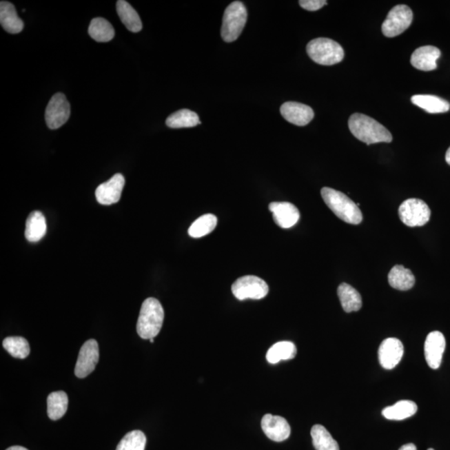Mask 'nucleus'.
<instances>
[{
    "mask_svg": "<svg viewBox=\"0 0 450 450\" xmlns=\"http://www.w3.org/2000/svg\"><path fill=\"white\" fill-rule=\"evenodd\" d=\"M349 128L354 137L366 145L390 143L392 134L380 123L363 114H354L349 119Z\"/></svg>",
    "mask_w": 450,
    "mask_h": 450,
    "instance_id": "obj_1",
    "label": "nucleus"
},
{
    "mask_svg": "<svg viewBox=\"0 0 450 450\" xmlns=\"http://www.w3.org/2000/svg\"><path fill=\"white\" fill-rule=\"evenodd\" d=\"M321 196L326 205L340 220L350 225H360L363 221L358 205L340 191L325 187L321 190Z\"/></svg>",
    "mask_w": 450,
    "mask_h": 450,
    "instance_id": "obj_2",
    "label": "nucleus"
},
{
    "mask_svg": "<svg viewBox=\"0 0 450 450\" xmlns=\"http://www.w3.org/2000/svg\"><path fill=\"white\" fill-rule=\"evenodd\" d=\"M165 311L156 298H148L143 301L137 322V333L143 340L156 337L164 323Z\"/></svg>",
    "mask_w": 450,
    "mask_h": 450,
    "instance_id": "obj_3",
    "label": "nucleus"
},
{
    "mask_svg": "<svg viewBox=\"0 0 450 450\" xmlns=\"http://www.w3.org/2000/svg\"><path fill=\"white\" fill-rule=\"evenodd\" d=\"M306 50L314 62L321 65H334L343 61V48L333 39L318 38L308 43Z\"/></svg>",
    "mask_w": 450,
    "mask_h": 450,
    "instance_id": "obj_4",
    "label": "nucleus"
},
{
    "mask_svg": "<svg viewBox=\"0 0 450 450\" xmlns=\"http://www.w3.org/2000/svg\"><path fill=\"white\" fill-rule=\"evenodd\" d=\"M247 17L248 14L244 3L241 1L230 3L223 18L222 39L227 43L236 41L244 30Z\"/></svg>",
    "mask_w": 450,
    "mask_h": 450,
    "instance_id": "obj_5",
    "label": "nucleus"
},
{
    "mask_svg": "<svg viewBox=\"0 0 450 450\" xmlns=\"http://www.w3.org/2000/svg\"><path fill=\"white\" fill-rule=\"evenodd\" d=\"M232 292L238 300H261L269 293V286L262 278L254 276L238 278L232 285Z\"/></svg>",
    "mask_w": 450,
    "mask_h": 450,
    "instance_id": "obj_6",
    "label": "nucleus"
},
{
    "mask_svg": "<svg viewBox=\"0 0 450 450\" xmlns=\"http://www.w3.org/2000/svg\"><path fill=\"white\" fill-rule=\"evenodd\" d=\"M413 12L407 6L400 5L393 7L386 17L382 32L386 37L393 38L404 33L411 25Z\"/></svg>",
    "mask_w": 450,
    "mask_h": 450,
    "instance_id": "obj_7",
    "label": "nucleus"
},
{
    "mask_svg": "<svg viewBox=\"0 0 450 450\" xmlns=\"http://www.w3.org/2000/svg\"><path fill=\"white\" fill-rule=\"evenodd\" d=\"M399 215L405 225L424 226L429 222L431 211L425 201L419 198H409L402 203L399 208Z\"/></svg>",
    "mask_w": 450,
    "mask_h": 450,
    "instance_id": "obj_8",
    "label": "nucleus"
},
{
    "mask_svg": "<svg viewBox=\"0 0 450 450\" xmlns=\"http://www.w3.org/2000/svg\"><path fill=\"white\" fill-rule=\"evenodd\" d=\"M70 116V105L65 95L55 94L51 98L45 111V121L50 130H57L68 121Z\"/></svg>",
    "mask_w": 450,
    "mask_h": 450,
    "instance_id": "obj_9",
    "label": "nucleus"
},
{
    "mask_svg": "<svg viewBox=\"0 0 450 450\" xmlns=\"http://www.w3.org/2000/svg\"><path fill=\"white\" fill-rule=\"evenodd\" d=\"M99 358L98 342L93 338L87 340L79 350L74 374L79 379L90 376L96 367Z\"/></svg>",
    "mask_w": 450,
    "mask_h": 450,
    "instance_id": "obj_10",
    "label": "nucleus"
},
{
    "mask_svg": "<svg viewBox=\"0 0 450 450\" xmlns=\"http://www.w3.org/2000/svg\"><path fill=\"white\" fill-rule=\"evenodd\" d=\"M125 179L121 174H114L112 178L103 183L95 191L96 200L101 205H110L121 200Z\"/></svg>",
    "mask_w": 450,
    "mask_h": 450,
    "instance_id": "obj_11",
    "label": "nucleus"
},
{
    "mask_svg": "<svg viewBox=\"0 0 450 450\" xmlns=\"http://www.w3.org/2000/svg\"><path fill=\"white\" fill-rule=\"evenodd\" d=\"M445 347L446 340L443 334L433 331L428 334L425 343V356L430 368L437 369L440 367Z\"/></svg>",
    "mask_w": 450,
    "mask_h": 450,
    "instance_id": "obj_12",
    "label": "nucleus"
},
{
    "mask_svg": "<svg viewBox=\"0 0 450 450\" xmlns=\"http://www.w3.org/2000/svg\"><path fill=\"white\" fill-rule=\"evenodd\" d=\"M404 356V345L396 338H388L382 342L379 349V360L382 367L393 369Z\"/></svg>",
    "mask_w": 450,
    "mask_h": 450,
    "instance_id": "obj_13",
    "label": "nucleus"
},
{
    "mask_svg": "<svg viewBox=\"0 0 450 450\" xmlns=\"http://www.w3.org/2000/svg\"><path fill=\"white\" fill-rule=\"evenodd\" d=\"M269 209L273 214L274 222L282 229H289L300 221V211L292 203L273 202Z\"/></svg>",
    "mask_w": 450,
    "mask_h": 450,
    "instance_id": "obj_14",
    "label": "nucleus"
},
{
    "mask_svg": "<svg viewBox=\"0 0 450 450\" xmlns=\"http://www.w3.org/2000/svg\"><path fill=\"white\" fill-rule=\"evenodd\" d=\"M261 427L265 436L276 442L286 440L292 433V428L285 418L270 413L263 417Z\"/></svg>",
    "mask_w": 450,
    "mask_h": 450,
    "instance_id": "obj_15",
    "label": "nucleus"
},
{
    "mask_svg": "<svg viewBox=\"0 0 450 450\" xmlns=\"http://www.w3.org/2000/svg\"><path fill=\"white\" fill-rule=\"evenodd\" d=\"M282 116L294 125L305 126L312 121L314 110L304 103L286 102L280 108Z\"/></svg>",
    "mask_w": 450,
    "mask_h": 450,
    "instance_id": "obj_16",
    "label": "nucleus"
},
{
    "mask_svg": "<svg viewBox=\"0 0 450 450\" xmlns=\"http://www.w3.org/2000/svg\"><path fill=\"white\" fill-rule=\"evenodd\" d=\"M441 52L432 45L422 46L412 54L411 65L422 71H432L437 69V61L440 58Z\"/></svg>",
    "mask_w": 450,
    "mask_h": 450,
    "instance_id": "obj_17",
    "label": "nucleus"
},
{
    "mask_svg": "<svg viewBox=\"0 0 450 450\" xmlns=\"http://www.w3.org/2000/svg\"><path fill=\"white\" fill-rule=\"evenodd\" d=\"M0 23L3 29L10 34L21 33L25 26L13 3L7 1L0 3Z\"/></svg>",
    "mask_w": 450,
    "mask_h": 450,
    "instance_id": "obj_18",
    "label": "nucleus"
},
{
    "mask_svg": "<svg viewBox=\"0 0 450 450\" xmlns=\"http://www.w3.org/2000/svg\"><path fill=\"white\" fill-rule=\"evenodd\" d=\"M411 101L413 105L421 108L429 114L446 113L450 109V103L448 101L436 95H413Z\"/></svg>",
    "mask_w": 450,
    "mask_h": 450,
    "instance_id": "obj_19",
    "label": "nucleus"
},
{
    "mask_svg": "<svg viewBox=\"0 0 450 450\" xmlns=\"http://www.w3.org/2000/svg\"><path fill=\"white\" fill-rule=\"evenodd\" d=\"M389 284L396 289L409 290L415 285L416 278L411 270L403 265H396L390 270L388 276Z\"/></svg>",
    "mask_w": 450,
    "mask_h": 450,
    "instance_id": "obj_20",
    "label": "nucleus"
},
{
    "mask_svg": "<svg viewBox=\"0 0 450 450\" xmlns=\"http://www.w3.org/2000/svg\"><path fill=\"white\" fill-rule=\"evenodd\" d=\"M47 230L45 216L39 211L32 212L26 221L25 238L28 241L34 243L45 236Z\"/></svg>",
    "mask_w": 450,
    "mask_h": 450,
    "instance_id": "obj_21",
    "label": "nucleus"
},
{
    "mask_svg": "<svg viewBox=\"0 0 450 450\" xmlns=\"http://www.w3.org/2000/svg\"><path fill=\"white\" fill-rule=\"evenodd\" d=\"M337 292L342 307L346 313L356 312L361 309V296L351 285L343 283L338 286Z\"/></svg>",
    "mask_w": 450,
    "mask_h": 450,
    "instance_id": "obj_22",
    "label": "nucleus"
},
{
    "mask_svg": "<svg viewBox=\"0 0 450 450\" xmlns=\"http://www.w3.org/2000/svg\"><path fill=\"white\" fill-rule=\"evenodd\" d=\"M417 410L418 406L415 402L401 400L384 409L382 415L389 420H403L415 416Z\"/></svg>",
    "mask_w": 450,
    "mask_h": 450,
    "instance_id": "obj_23",
    "label": "nucleus"
},
{
    "mask_svg": "<svg viewBox=\"0 0 450 450\" xmlns=\"http://www.w3.org/2000/svg\"><path fill=\"white\" fill-rule=\"evenodd\" d=\"M117 13L121 18L122 23L127 29L133 33H138L142 30V21L141 18L130 3L125 0H119L117 2Z\"/></svg>",
    "mask_w": 450,
    "mask_h": 450,
    "instance_id": "obj_24",
    "label": "nucleus"
},
{
    "mask_svg": "<svg viewBox=\"0 0 450 450\" xmlns=\"http://www.w3.org/2000/svg\"><path fill=\"white\" fill-rule=\"evenodd\" d=\"M69 405V398L63 391L53 392L48 396V416L52 420H59L65 415Z\"/></svg>",
    "mask_w": 450,
    "mask_h": 450,
    "instance_id": "obj_25",
    "label": "nucleus"
},
{
    "mask_svg": "<svg viewBox=\"0 0 450 450\" xmlns=\"http://www.w3.org/2000/svg\"><path fill=\"white\" fill-rule=\"evenodd\" d=\"M296 345L290 341H281L272 346L267 352L266 360L270 364H277L281 360H292L296 356Z\"/></svg>",
    "mask_w": 450,
    "mask_h": 450,
    "instance_id": "obj_26",
    "label": "nucleus"
},
{
    "mask_svg": "<svg viewBox=\"0 0 450 450\" xmlns=\"http://www.w3.org/2000/svg\"><path fill=\"white\" fill-rule=\"evenodd\" d=\"M201 123L198 115L190 110H178L166 119L167 126L172 129L191 128Z\"/></svg>",
    "mask_w": 450,
    "mask_h": 450,
    "instance_id": "obj_27",
    "label": "nucleus"
},
{
    "mask_svg": "<svg viewBox=\"0 0 450 450\" xmlns=\"http://www.w3.org/2000/svg\"><path fill=\"white\" fill-rule=\"evenodd\" d=\"M89 34L95 41L106 43L112 41L114 30L112 25L105 19L95 18L90 23Z\"/></svg>",
    "mask_w": 450,
    "mask_h": 450,
    "instance_id": "obj_28",
    "label": "nucleus"
},
{
    "mask_svg": "<svg viewBox=\"0 0 450 450\" xmlns=\"http://www.w3.org/2000/svg\"><path fill=\"white\" fill-rule=\"evenodd\" d=\"M310 433H311L314 447L316 450H340V446L336 440H334L324 426L314 425Z\"/></svg>",
    "mask_w": 450,
    "mask_h": 450,
    "instance_id": "obj_29",
    "label": "nucleus"
},
{
    "mask_svg": "<svg viewBox=\"0 0 450 450\" xmlns=\"http://www.w3.org/2000/svg\"><path fill=\"white\" fill-rule=\"evenodd\" d=\"M218 218L212 214H206L197 218L190 227V236L197 238L207 236L216 228Z\"/></svg>",
    "mask_w": 450,
    "mask_h": 450,
    "instance_id": "obj_30",
    "label": "nucleus"
},
{
    "mask_svg": "<svg viewBox=\"0 0 450 450\" xmlns=\"http://www.w3.org/2000/svg\"><path fill=\"white\" fill-rule=\"evenodd\" d=\"M3 347L11 356L23 358L29 356L30 346L25 338L19 336L7 337L3 341Z\"/></svg>",
    "mask_w": 450,
    "mask_h": 450,
    "instance_id": "obj_31",
    "label": "nucleus"
},
{
    "mask_svg": "<svg viewBox=\"0 0 450 450\" xmlns=\"http://www.w3.org/2000/svg\"><path fill=\"white\" fill-rule=\"evenodd\" d=\"M146 436L141 430H134L123 438L116 450H145Z\"/></svg>",
    "mask_w": 450,
    "mask_h": 450,
    "instance_id": "obj_32",
    "label": "nucleus"
},
{
    "mask_svg": "<svg viewBox=\"0 0 450 450\" xmlns=\"http://www.w3.org/2000/svg\"><path fill=\"white\" fill-rule=\"evenodd\" d=\"M298 3L303 9L308 11H316L327 5V1L325 0H300Z\"/></svg>",
    "mask_w": 450,
    "mask_h": 450,
    "instance_id": "obj_33",
    "label": "nucleus"
},
{
    "mask_svg": "<svg viewBox=\"0 0 450 450\" xmlns=\"http://www.w3.org/2000/svg\"><path fill=\"white\" fill-rule=\"evenodd\" d=\"M399 450H417V448L413 444H407L402 446Z\"/></svg>",
    "mask_w": 450,
    "mask_h": 450,
    "instance_id": "obj_34",
    "label": "nucleus"
},
{
    "mask_svg": "<svg viewBox=\"0 0 450 450\" xmlns=\"http://www.w3.org/2000/svg\"><path fill=\"white\" fill-rule=\"evenodd\" d=\"M6 450H29L22 446H12V447L8 448Z\"/></svg>",
    "mask_w": 450,
    "mask_h": 450,
    "instance_id": "obj_35",
    "label": "nucleus"
},
{
    "mask_svg": "<svg viewBox=\"0 0 450 450\" xmlns=\"http://www.w3.org/2000/svg\"><path fill=\"white\" fill-rule=\"evenodd\" d=\"M445 161L447 162V164L450 165V147L448 149L447 152H446Z\"/></svg>",
    "mask_w": 450,
    "mask_h": 450,
    "instance_id": "obj_36",
    "label": "nucleus"
},
{
    "mask_svg": "<svg viewBox=\"0 0 450 450\" xmlns=\"http://www.w3.org/2000/svg\"><path fill=\"white\" fill-rule=\"evenodd\" d=\"M150 343L153 344L154 342V338H150Z\"/></svg>",
    "mask_w": 450,
    "mask_h": 450,
    "instance_id": "obj_37",
    "label": "nucleus"
},
{
    "mask_svg": "<svg viewBox=\"0 0 450 450\" xmlns=\"http://www.w3.org/2000/svg\"><path fill=\"white\" fill-rule=\"evenodd\" d=\"M428 450H435V449H429Z\"/></svg>",
    "mask_w": 450,
    "mask_h": 450,
    "instance_id": "obj_38",
    "label": "nucleus"
}]
</instances>
